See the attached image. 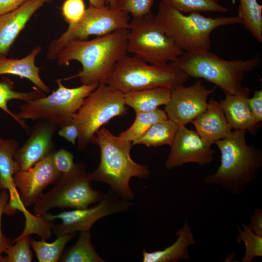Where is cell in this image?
Listing matches in <instances>:
<instances>
[{
  "mask_svg": "<svg viewBox=\"0 0 262 262\" xmlns=\"http://www.w3.org/2000/svg\"><path fill=\"white\" fill-rule=\"evenodd\" d=\"M176 241L163 250L153 252L143 251V262H176L190 260L189 248L196 243L191 228L187 221L179 229Z\"/></svg>",
  "mask_w": 262,
  "mask_h": 262,
  "instance_id": "20",
  "label": "cell"
},
{
  "mask_svg": "<svg viewBox=\"0 0 262 262\" xmlns=\"http://www.w3.org/2000/svg\"><path fill=\"white\" fill-rule=\"evenodd\" d=\"M130 15L109 6H89L82 18L77 23L68 25L66 31L50 44L47 57L54 60L69 42L86 39L91 35L100 36L115 31L128 29Z\"/></svg>",
  "mask_w": 262,
  "mask_h": 262,
  "instance_id": "11",
  "label": "cell"
},
{
  "mask_svg": "<svg viewBox=\"0 0 262 262\" xmlns=\"http://www.w3.org/2000/svg\"><path fill=\"white\" fill-rule=\"evenodd\" d=\"M128 29L114 32L91 40L68 42L57 57L60 66L79 62L82 69L64 79L79 78L82 84L105 83L115 64L127 54Z\"/></svg>",
  "mask_w": 262,
  "mask_h": 262,
  "instance_id": "1",
  "label": "cell"
},
{
  "mask_svg": "<svg viewBox=\"0 0 262 262\" xmlns=\"http://www.w3.org/2000/svg\"><path fill=\"white\" fill-rule=\"evenodd\" d=\"M131 203L121 198L112 190L105 194L96 205L84 209L64 211L57 214L47 213L42 217L48 221L62 220L60 224L54 225L52 233L59 236L76 231H89L93 224L99 219L109 215L126 211Z\"/></svg>",
  "mask_w": 262,
  "mask_h": 262,
  "instance_id": "12",
  "label": "cell"
},
{
  "mask_svg": "<svg viewBox=\"0 0 262 262\" xmlns=\"http://www.w3.org/2000/svg\"><path fill=\"white\" fill-rule=\"evenodd\" d=\"M19 147L16 139H5L0 136V189L9 191V202L15 203L20 200L13 181L14 175L20 170L14 159L16 152Z\"/></svg>",
  "mask_w": 262,
  "mask_h": 262,
  "instance_id": "22",
  "label": "cell"
},
{
  "mask_svg": "<svg viewBox=\"0 0 262 262\" xmlns=\"http://www.w3.org/2000/svg\"><path fill=\"white\" fill-rule=\"evenodd\" d=\"M191 123L204 142L211 147L233 131L219 103L212 98L206 110Z\"/></svg>",
  "mask_w": 262,
  "mask_h": 262,
  "instance_id": "19",
  "label": "cell"
},
{
  "mask_svg": "<svg viewBox=\"0 0 262 262\" xmlns=\"http://www.w3.org/2000/svg\"><path fill=\"white\" fill-rule=\"evenodd\" d=\"M154 3V0H116L115 8L136 17L151 13Z\"/></svg>",
  "mask_w": 262,
  "mask_h": 262,
  "instance_id": "33",
  "label": "cell"
},
{
  "mask_svg": "<svg viewBox=\"0 0 262 262\" xmlns=\"http://www.w3.org/2000/svg\"><path fill=\"white\" fill-rule=\"evenodd\" d=\"M259 56L225 60L210 50L184 53L171 63L188 76L203 79L219 87L225 95L241 92L246 76L261 64Z\"/></svg>",
  "mask_w": 262,
  "mask_h": 262,
  "instance_id": "5",
  "label": "cell"
},
{
  "mask_svg": "<svg viewBox=\"0 0 262 262\" xmlns=\"http://www.w3.org/2000/svg\"><path fill=\"white\" fill-rule=\"evenodd\" d=\"M167 118L164 111L159 108L150 112L135 113V118L133 123L128 129L122 131L118 136L123 140L132 142L152 125Z\"/></svg>",
  "mask_w": 262,
  "mask_h": 262,
  "instance_id": "28",
  "label": "cell"
},
{
  "mask_svg": "<svg viewBox=\"0 0 262 262\" xmlns=\"http://www.w3.org/2000/svg\"><path fill=\"white\" fill-rule=\"evenodd\" d=\"M248 104L251 112L256 121H262V91H255L253 97L248 98Z\"/></svg>",
  "mask_w": 262,
  "mask_h": 262,
  "instance_id": "37",
  "label": "cell"
},
{
  "mask_svg": "<svg viewBox=\"0 0 262 262\" xmlns=\"http://www.w3.org/2000/svg\"><path fill=\"white\" fill-rule=\"evenodd\" d=\"M53 152L28 169H20L14 175V183L25 208L33 205L43 195L44 190L50 184H55L63 175L54 165Z\"/></svg>",
  "mask_w": 262,
  "mask_h": 262,
  "instance_id": "14",
  "label": "cell"
},
{
  "mask_svg": "<svg viewBox=\"0 0 262 262\" xmlns=\"http://www.w3.org/2000/svg\"><path fill=\"white\" fill-rule=\"evenodd\" d=\"M62 262H104L97 253L91 241L89 231L80 232L76 243L63 252Z\"/></svg>",
  "mask_w": 262,
  "mask_h": 262,
  "instance_id": "25",
  "label": "cell"
},
{
  "mask_svg": "<svg viewBox=\"0 0 262 262\" xmlns=\"http://www.w3.org/2000/svg\"><path fill=\"white\" fill-rule=\"evenodd\" d=\"M27 0H0V16L16 9Z\"/></svg>",
  "mask_w": 262,
  "mask_h": 262,
  "instance_id": "40",
  "label": "cell"
},
{
  "mask_svg": "<svg viewBox=\"0 0 262 262\" xmlns=\"http://www.w3.org/2000/svg\"><path fill=\"white\" fill-rule=\"evenodd\" d=\"M58 134L73 145L78 137V130L77 127L73 123L66 125L58 131Z\"/></svg>",
  "mask_w": 262,
  "mask_h": 262,
  "instance_id": "38",
  "label": "cell"
},
{
  "mask_svg": "<svg viewBox=\"0 0 262 262\" xmlns=\"http://www.w3.org/2000/svg\"><path fill=\"white\" fill-rule=\"evenodd\" d=\"M171 90L155 87L123 93L126 105L135 113L153 111L169 101Z\"/></svg>",
  "mask_w": 262,
  "mask_h": 262,
  "instance_id": "23",
  "label": "cell"
},
{
  "mask_svg": "<svg viewBox=\"0 0 262 262\" xmlns=\"http://www.w3.org/2000/svg\"><path fill=\"white\" fill-rule=\"evenodd\" d=\"M250 92L249 88L245 87L237 94L225 95L219 103L232 129L244 130L255 134L260 123L256 121L249 106Z\"/></svg>",
  "mask_w": 262,
  "mask_h": 262,
  "instance_id": "18",
  "label": "cell"
},
{
  "mask_svg": "<svg viewBox=\"0 0 262 262\" xmlns=\"http://www.w3.org/2000/svg\"><path fill=\"white\" fill-rule=\"evenodd\" d=\"M0 262H5L4 257L2 254H0Z\"/></svg>",
  "mask_w": 262,
  "mask_h": 262,
  "instance_id": "43",
  "label": "cell"
},
{
  "mask_svg": "<svg viewBox=\"0 0 262 262\" xmlns=\"http://www.w3.org/2000/svg\"><path fill=\"white\" fill-rule=\"evenodd\" d=\"M214 92V89L207 88L199 80L189 86H177L171 90L165 105L167 118L179 126L192 122L206 110L208 98Z\"/></svg>",
  "mask_w": 262,
  "mask_h": 262,
  "instance_id": "13",
  "label": "cell"
},
{
  "mask_svg": "<svg viewBox=\"0 0 262 262\" xmlns=\"http://www.w3.org/2000/svg\"><path fill=\"white\" fill-rule=\"evenodd\" d=\"M127 112L123 93L106 83L99 84L84 99L72 120L78 130V148L83 150L96 144L97 131L113 118Z\"/></svg>",
  "mask_w": 262,
  "mask_h": 262,
  "instance_id": "7",
  "label": "cell"
},
{
  "mask_svg": "<svg viewBox=\"0 0 262 262\" xmlns=\"http://www.w3.org/2000/svg\"><path fill=\"white\" fill-rule=\"evenodd\" d=\"M89 6L94 7H103L108 4V0H88Z\"/></svg>",
  "mask_w": 262,
  "mask_h": 262,
  "instance_id": "41",
  "label": "cell"
},
{
  "mask_svg": "<svg viewBox=\"0 0 262 262\" xmlns=\"http://www.w3.org/2000/svg\"><path fill=\"white\" fill-rule=\"evenodd\" d=\"M100 160L97 168L89 174L92 181L105 183L121 198L131 201L133 193L130 187L132 177L147 179L148 167L135 162L131 158V142L121 139L102 127L96 133Z\"/></svg>",
  "mask_w": 262,
  "mask_h": 262,
  "instance_id": "2",
  "label": "cell"
},
{
  "mask_svg": "<svg viewBox=\"0 0 262 262\" xmlns=\"http://www.w3.org/2000/svg\"><path fill=\"white\" fill-rule=\"evenodd\" d=\"M164 166L167 169L188 163L200 165L209 164L214 160L215 150L202 140L196 131L185 126L178 127Z\"/></svg>",
  "mask_w": 262,
  "mask_h": 262,
  "instance_id": "15",
  "label": "cell"
},
{
  "mask_svg": "<svg viewBox=\"0 0 262 262\" xmlns=\"http://www.w3.org/2000/svg\"><path fill=\"white\" fill-rule=\"evenodd\" d=\"M238 235L236 242L239 244L244 243L245 254L243 262H251L256 257L262 256V236L255 233L248 225L242 224V229L238 226Z\"/></svg>",
  "mask_w": 262,
  "mask_h": 262,
  "instance_id": "30",
  "label": "cell"
},
{
  "mask_svg": "<svg viewBox=\"0 0 262 262\" xmlns=\"http://www.w3.org/2000/svg\"><path fill=\"white\" fill-rule=\"evenodd\" d=\"M237 16L243 25L258 42H262V6L257 0H239ZM235 0H232V3Z\"/></svg>",
  "mask_w": 262,
  "mask_h": 262,
  "instance_id": "26",
  "label": "cell"
},
{
  "mask_svg": "<svg viewBox=\"0 0 262 262\" xmlns=\"http://www.w3.org/2000/svg\"><path fill=\"white\" fill-rule=\"evenodd\" d=\"M92 181L84 164H75L71 171L63 174L55 186L33 205L34 215L41 217L55 208L84 209L98 203L105 194L93 189Z\"/></svg>",
  "mask_w": 262,
  "mask_h": 262,
  "instance_id": "9",
  "label": "cell"
},
{
  "mask_svg": "<svg viewBox=\"0 0 262 262\" xmlns=\"http://www.w3.org/2000/svg\"><path fill=\"white\" fill-rule=\"evenodd\" d=\"M14 85L13 81L7 77H3L0 82V109L9 115L15 121H17L19 119L18 117L16 114L9 109L7 106L8 102L14 99L26 101L29 98V94L27 92L14 90Z\"/></svg>",
  "mask_w": 262,
  "mask_h": 262,
  "instance_id": "32",
  "label": "cell"
},
{
  "mask_svg": "<svg viewBox=\"0 0 262 262\" xmlns=\"http://www.w3.org/2000/svg\"><path fill=\"white\" fill-rule=\"evenodd\" d=\"M108 4L109 7L115 9L116 0H108Z\"/></svg>",
  "mask_w": 262,
  "mask_h": 262,
  "instance_id": "42",
  "label": "cell"
},
{
  "mask_svg": "<svg viewBox=\"0 0 262 262\" xmlns=\"http://www.w3.org/2000/svg\"><path fill=\"white\" fill-rule=\"evenodd\" d=\"M246 132L235 130L229 136L215 143L220 152V165L215 173L204 178L205 184L220 185L239 194L256 179L262 166V152L247 144Z\"/></svg>",
  "mask_w": 262,
  "mask_h": 262,
  "instance_id": "3",
  "label": "cell"
},
{
  "mask_svg": "<svg viewBox=\"0 0 262 262\" xmlns=\"http://www.w3.org/2000/svg\"><path fill=\"white\" fill-rule=\"evenodd\" d=\"M250 228L255 233L262 236V210L256 208L250 217Z\"/></svg>",
  "mask_w": 262,
  "mask_h": 262,
  "instance_id": "39",
  "label": "cell"
},
{
  "mask_svg": "<svg viewBox=\"0 0 262 262\" xmlns=\"http://www.w3.org/2000/svg\"><path fill=\"white\" fill-rule=\"evenodd\" d=\"M62 81V79L57 80L58 88L49 96L19 105V111L16 114L19 118L47 121L59 128L71 123L84 99L98 84H82L77 87L68 88L63 84Z\"/></svg>",
  "mask_w": 262,
  "mask_h": 262,
  "instance_id": "10",
  "label": "cell"
},
{
  "mask_svg": "<svg viewBox=\"0 0 262 262\" xmlns=\"http://www.w3.org/2000/svg\"><path fill=\"white\" fill-rule=\"evenodd\" d=\"M154 17L165 33L187 52L210 50L213 31L222 26L243 24L238 16L213 17L198 13L184 14L161 1Z\"/></svg>",
  "mask_w": 262,
  "mask_h": 262,
  "instance_id": "4",
  "label": "cell"
},
{
  "mask_svg": "<svg viewBox=\"0 0 262 262\" xmlns=\"http://www.w3.org/2000/svg\"><path fill=\"white\" fill-rule=\"evenodd\" d=\"M85 10L83 0H65L61 7L62 15L68 25L78 22Z\"/></svg>",
  "mask_w": 262,
  "mask_h": 262,
  "instance_id": "34",
  "label": "cell"
},
{
  "mask_svg": "<svg viewBox=\"0 0 262 262\" xmlns=\"http://www.w3.org/2000/svg\"><path fill=\"white\" fill-rule=\"evenodd\" d=\"M51 0H27L16 9L0 16V55L7 54L33 14Z\"/></svg>",
  "mask_w": 262,
  "mask_h": 262,
  "instance_id": "17",
  "label": "cell"
},
{
  "mask_svg": "<svg viewBox=\"0 0 262 262\" xmlns=\"http://www.w3.org/2000/svg\"><path fill=\"white\" fill-rule=\"evenodd\" d=\"M9 194L6 190L0 192V254L5 253L9 246L12 244V241L3 233L1 229L2 216L9 200Z\"/></svg>",
  "mask_w": 262,
  "mask_h": 262,
  "instance_id": "36",
  "label": "cell"
},
{
  "mask_svg": "<svg viewBox=\"0 0 262 262\" xmlns=\"http://www.w3.org/2000/svg\"><path fill=\"white\" fill-rule=\"evenodd\" d=\"M179 126L168 118L157 122L139 137L131 142L132 145H145L148 147L163 145L170 146Z\"/></svg>",
  "mask_w": 262,
  "mask_h": 262,
  "instance_id": "24",
  "label": "cell"
},
{
  "mask_svg": "<svg viewBox=\"0 0 262 262\" xmlns=\"http://www.w3.org/2000/svg\"><path fill=\"white\" fill-rule=\"evenodd\" d=\"M75 233L67 234L57 236V239L49 243L42 239L37 241L31 239V247L39 262H57L62 256L67 243L72 239Z\"/></svg>",
  "mask_w": 262,
  "mask_h": 262,
  "instance_id": "27",
  "label": "cell"
},
{
  "mask_svg": "<svg viewBox=\"0 0 262 262\" xmlns=\"http://www.w3.org/2000/svg\"><path fill=\"white\" fill-rule=\"evenodd\" d=\"M30 128L29 137L14 155L20 169L27 170L53 151V137L59 127L43 120Z\"/></svg>",
  "mask_w": 262,
  "mask_h": 262,
  "instance_id": "16",
  "label": "cell"
},
{
  "mask_svg": "<svg viewBox=\"0 0 262 262\" xmlns=\"http://www.w3.org/2000/svg\"><path fill=\"white\" fill-rule=\"evenodd\" d=\"M128 30L127 52L147 63L164 66L184 53L158 25L151 12L132 17Z\"/></svg>",
  "mask_w": 262,
  "mask_h": 262,
  "instance_id": "8",
  "label": "cell"
},
{
  "mask_svg": "<svg viewBox=\"0 0 262 262\" xmlns=\"http://www.w3.org/2000/svg\"><path fill=\"white\" fill-rule=\"evenodd\" d=\"M30 235L16 238L7 249L5 262H31L33 253L31 249Z\"/></svg>",
  "mask_w": 262,
  "mask_h": 262,
  "instance_id": "31",
  "label": "cell"
},
{
  "mask_svg": "<svg viewBox=\"0 0 262 262\" xmlns=\"http://www.w3.org/2000/svg\"><path fill=\"white\" fill-rule=\"evenodd\" d=\"M161 1L184 14L200 12L224 13L229 11L220 4L219 0H161Z\"/></svg>",
  "mask_w": 262,
  "mask_h": 262,
  "instance_id": "29",
  "label": "cell"
},
{
  "mask_svg": "<svg viewBox=\"0 0 262 262\" xmlns=\"http://www.w3.org/2000/svg\"><path fill=\"white\" fill-rule=\"evenodd\" d=\"M42 48L37 46L31 53L21 59H9L0 55V75L12 74L26 78L45 93H49L50 88L42 80L39 75L40 67L35 65L36 57Z\"/></svg>",
  "mask_w": 262,
  "mask_h": 262,
  "instance_id": "21",
  "label": "cell"
},
{
  "mask_svg": "<svg viewBox=\"0 0 262 262\" xmlns=\"http://www.w3.org/2000/svg\"><path fill=\"white\" fill-rule=\"evenodd\" d=\"M189 77L172 63L157 66L135 55H125L115 65L105 83L122 93L165 87L171 90L185 83Z\"/></svg>",
  "mask_w": 262,
  "mask_h": 262,
  "instance_id": "6",
  "label": "cell"
},
{
  "mask_svg": "<svg viewBox=\"0 0 262 262\" xmlns=\"http://www.w3.org/2000/svg\"><path fill=\"white\" fill-rule=\"evenodd\" d=\"M52 160L55 168L63 174L71 171L75 165L73 154L63 148L54 151Z\"/></svg>",
  "mask_w": 262,
  "mask_h": 262,
  "instance_id": "35",
  "label": "cell"
}]
</instances>
